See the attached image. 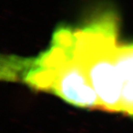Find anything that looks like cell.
Instances as JSON below:
<instances>
[{
	"instance_id": "cell-1",
	"label": "cell",
	"mask_w": 133,
	"mask_h": 133,
	"mask_svg": "<svg viewBox=\"0 0 133 133\" xmlns=\"http://www.w3.org/2000/svg\"><path fill=\"white\" fill-rule=\"evenodd\" d=\"M2 77L53 94L75 107L100 110L97 95L59 29L48 48L36 57H7Z\"/></svg>"
},
{
	"instance_id": "cell-2",
	"label": "cell",
	"mask_w": 133,
	"mask_h": 133,
	"mask_svg": "<svg viewBox=\"0 0 133 133\" xmlns=\"http://www.w3.org/2000/svg\"><path fill=\"white\" fill-rule=\"evenodd\" d=\"M59 29L97 95L100 110L121 112L116 60L119 45L116 15L105 13L81 27Z\"/></svg>"
},
{
	"instance_id": "cell-3",
	"label": "cell",
	"mask_w": 133,
	"mask_h": 133,
	"mask_svg": "<svg viewBox=\"0 0 133 133\" xmlns=\"http://www.w3.org/2000/svg\"><path fill=\"white\" fill-rule=\"evenodd\" d=\"M116 60L120 87L121 113L133 117V43L118 45Z\"/></svg>"
}]
</instances>
